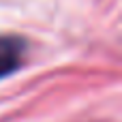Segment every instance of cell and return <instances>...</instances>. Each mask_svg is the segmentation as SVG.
Segmentation results:
<instances>
[{
  "label": "cell",
  "instance_id": "6da1fadb",
  "mask_svg": "<svg viewBox=\"0 0 122 122\" xmlns=\"http://www.w3.org/2000/svg\"><path fill=\"white\" fill-rule=\"evenodd\" d=\"M26 41L19 36H0V79L11 75L24 60Z\"/></svg>",
  "mask_w": 122,
  "mask_h": 122
}]
</instances>
